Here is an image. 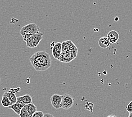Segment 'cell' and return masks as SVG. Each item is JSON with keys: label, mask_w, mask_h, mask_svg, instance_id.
I'll return each instance as SVG.
<instances>
[{"label": "cell", "mask_w": 132, "mask_h": 117, "mask_svg": "<svg viewBox=\"0 0 132 117\" xmlns=\"http://www.w3.org/2000/svg\"><path fill=\"white\" fill-rule=\"evenodd\" d=\"M29 60L33 67L38 72L45 71L51 66V57L45 51L34 53L30 58Z\"/></svg>", "instance_id": "1"}, {"label": "cell", "mask_w": 132, "mask_h": 117, "mask_svg": "<svg viewBox=\"0 0 132 117\" xmlns=\"http://www.w3.org/2000/svg\"><path fill=\"white\" fill-rule=\"evenodd\" d=\"M40 28L35 23H29L21 28L20 33L22 37L26 34L33 36L37 33L39 32Z\"/></svg>", "instance_id": "2"}, {"label": "cell", "mask_w": 132, "mask_h": 117, "mask_svg": "<svg viewBox=\"0 0 132 117\" xmlns=\"http://www.w3.org/2000/svg\"><path fill=\"white\" fill-rule=\"evenodd\" d=\"M43 34L40 32L34 34L26 42L27 46L31 49L36 48L43 39Z\"/></svg>", "instance_id": "3"}, {"label": "cell", "mask_w": 132, "mask_h": 117, "mask_svg": "<svg viewBox=\"0 0 132 117\" xmlns=\"http://www.w3.org/2000/svg\"><path fill=\"white\" fill-rule=\"evenodd\" d=\"M74 103V98L70 95L65 93L62 95L61 103V108L68 110L73 106Z\"/></svg>", "instance_id": "4"}, {"label": "cell", "mask_w": 132, "mask_h": 117, "mask_svg": "<svg viewBox=\"0 0 132 117\" xmlns=\"http://www.w3.org/2000/svg\"><path fill=\"white\" fill-rule=\"evenodd\" d=\"M62 98V95L59 94H54L50 98V101L52 106L56 109L61 108V103Z\"/></svg>", "instance_id": "5"}, {"label": "cell", "mask_w": 132, "mask_h": 117, "mask_svg": "<svg viewBox=\"0 0 132 117\" xmlns=\"http://www.w3.org/2000/svg\"><path fill=\"white\" fill-rule=\"evenodd\" d=\"M52 53L55 59L59 60L62 54V43L57 42L52 47Z\"/></svg>", "instance_id": "6"}, {"label": "cell", "mask_w": 132, "mask_h": 117, "mask_svg": "<svg viewBox=\"0 0 132 117\" xmlns=\"http://www.w3.org/2000/svg\"><path fill=\"white\" fill-rule=\"evenodd\" d=\"M17 103L23 105L32 103V97L29 94H26L23 96L17 97Z\"/></svg>", "instance_id": "7"}, {"label": "cell", "mask_w": 132, "mask_h": 117, "mask_svg": "<svg viewBox=\"0 0 132 117\" xmlns=\"http://www.w3.org/2000/svg\"><path fill=\"white\" fill-rule=\"evenodd\" d=\"M107 38H108L110 43H115L116 42H117L119 38V34L118 32L115 30H111L109 32V33L108 34Z\"/></svg>", "instance_id": "8"}, {"label": "cell", "mask_w": 132, "mask_h": 117, "mask_svg": "<svg viewBox=\"0 0 132 117\" xmlns=\"http://www.w3.org/2000/svg\"><path fill=\"white\" fill-rule=\"evenodd\" d=\"M24 107L27 109L28 114H29V117H32V116L34 114V113L37 111V106L33 103L26 104V105H24Z\"/></svg>", "instance_id": "9"}, {"label": "cell", "mask_w": 132, "mask_h": 117, "mask_svg": "<svg viewBox=\"0 0 132 117\" xmlns=\"http://www.w3.org/2000/svg\"><path fill=\"white\" fill-rule=\"evenodd\" d=\"M24 106V105H23V104L16 103L15 104H12V105H10V106H9L8 108L13 110L14 112L16 113L17 115H19L21 110Z\"/></svg>", "instance_id": "10"}, {"label": "cell", "mask_w": 132, "mask_h": 117, "mask_svg": "<svg viewBox=\"0 0 132 117\" xmlns=\"http://www.w3.org/2000/svg\"><path fill=\"white\" fill-rule=\"evenodd\" d=\"M98 45L102 49H107L110 45V42L107 37H102L98 41Z\"/></svg>", "instance_id": "11"}, {"label": "cell", "mask_w": 132, "mask_h": 117, "mask_svg": "<svg viewBox=\"0 0 132 117\" xmlns=\"http://www.w3.org/2000/svg\"><path fill=\"white\" fill-rule=\"evenodd\" d=\"M74 58L71 56L70 53H62L60 58L59 59V60L61 62L63 63H69L71 61L73 60Z\"/></svg>", "instance_id": "12"}, {"label": "cell", "mask_w": 132, "mask_h": 117, "mask_svg": "<svg viewBox=\"0 0 132 117\" xmlns=\"http://www.w3.org/2000/svg\"><path fill=\"white\" fill-rule=\"evenodd\" d=\"M3 96L7 97L9 100L10 101L12 104H15L17 103V97L16 96V95L15 93H12L11 92H5L3 94Z\"/></svg>", "instance_id": "13"}, {"label": "cell", "mask_w": 132, "mask_h": 117, "mask_svg": "<svg viewBox=\"0 0 132 117\" xmlns=\"http://www.w3.org/2000/svg\"><path fill=\"white\" fill-rule=\"evenodd\" d=\"M70 40L64 41L62 42V53H65L69 51V45H70Z\"/></svg>", "instance_id": "14"}, {"label": "cell", "mask_w": 132, "mask_h": 117, "mask_svg": "<svg viewBox=\"0 0 132 117\" xmlns=\"http://www.w3.org/2000/svg\"><path fill=\"white\" fill-rule=\"evenodd\" d=\"M1 104L4 107H9L10 106V105H12L11 104V102L7 97L3 96L2 98V100H1Z\"/></svg>", "instance_id": "15"}, {"label": "cell", "mask_w": 132, "mask_h": 117, "mask_svg": "<svg viewBox=\"0 0 132 117\" xmlns=\"http://www.w3.org/2000/svg\"><path fill=\"white\" fill-rule=\"evenodd\" d=\"M19 116L20 117H29V114H28L27 109L25 108L24 106L22 108L19 114Z\"/></svg>", "instance_id": "16"}, {"label": "cell", "mask_w": 132, "mask_h": 117, "mask_svg": "<svg viewBox=\"0 0 132 117\" xmlns=\"http://www.w3.org/2000/svg\"><path fill=\"white\" fill-rule=\"evenodd\" d=\"M44 113L42 111H37L34 113L32 117H43Z\"/></svg>", "instance_id": "17"}, {"label": "cell", "mask_w": 132, "mask_h": 117, "mask_svg": "<svg viewBox=\"0 0 132 117\" xmlns=\"http://www.w3.org/2000/svg\"><path fill=\"white\" fill-rule=\"evenodd\" d=\"M126 110L129 113L132 112V102H130L128 104V105L126 107Z\"/></svg>", "instance_id": "18"}, {"label": "cell", "mask_w": 132, "mask_h": 117, "mask_svg": "<svg viewBox=\"0 0 132 117\" xmlns=\"http://www.w3.org/2000/svg\"><path fill=\"white\" fill-rule=\"evenodd\" d=\"M43 117H55L53 116L50 113H44Z\"/></svg>", "instance_id": "19"}, {"label": "cell", "mask_w": 132, "mask_h": 117, "mask_svg": "<svg viewBox=\"0 0 132 117\" xmlns=\"http://www.w3.org/2000/svg\"><path fill=\"white\" fill-rule=\"evenodd\" d=\"M106 117H117L114 114H111V115H109L108 116H107Z\"/></svg>", "instance_id": "20"}, {"label": "cell", "mask_w": 132, "mask_h": 117, "mask_svg": "<svg viewBox=\"0 0 132 117\" xmlns=\"http://www.w3.org/2000/svg\"><path fill=\"white\" fill-rule=\"evenodd\" d=\"M128 117H132V112L129 113V115Z\"/></svg>", "instance_id": "21"}, {"label": "cell", "mask_w": 132, "mask_h": 117, "mask_svg": "<svg viewBox=\"0 0 132 117\" xmlns=\"http://www.w3.org/2000/svg\"><path fill=\"white\" fill-rule=\"evenodd\" d=\"M0 81H1V78H0Z\"/></svg>", "instance_id": "22"}]
</instances>
